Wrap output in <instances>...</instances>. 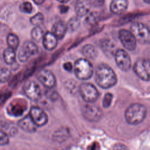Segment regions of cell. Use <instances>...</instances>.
<instances>
[{
    "label": "cell",
    "instance_id": "cell-1",
    "mask_svg": "<svg viewBox=\"0 0 150 150\" xmlns=\"http://www.w3.org/2000/svg\"><path fill=\"white\" fill-rule=\"evenodd\" d=\"M95 79L97 84L103 88H111L117 81L115 72L110 66L105 64H101L97 67Z\"/></svg>",
    "mask_w": 150,
    "mask_h": 150
},
{
    "label": "cell",
    "instance_id": "cell-2",
    "mask_svg": "<svg viewBox=\"0 0 150 150\" xmlns=\"http://www.w3.org/2000/svg\"><path fill=\"white\" fill-rule=\"evenodd\" d=\"M145 107L138 103L130 105L125 111V118L126 121L131 125H137L141 123L146 116Z\"/></svg>",
    "mask_w": 150,
    "mask_h": 150
},
{
    "label": "cell",
    "instance_id": "cell-3",
    "mask_svg": "<svg viewBox=\"0 0 150 150\" xmlns=\"http://www.w3.org/2000/svg\"><path fill=\"white\" fill-rule=\"evenodd\" d=\"M74 70L76 76L82 80L89 79L93 74L92 64L86 59H79L74 63Z\"/></svg>",
    "mask_w": 150,
    "mask_h": 150
},
{
    "label": "cell",
    "instance_id": "cell-4",
    "mask_svg": "<svg viewBox=\"0 0 150 150\" xmlns=\"http://www.w3.org/2000/svg\"><path fill=\"white\" fill-rule=\"evenodd\" d=\"M130 32L135 37L137 42L141 44H148L149 42L150 35L148 28L143 23L135 22L132 24Z\"/></svg>",
    "mask_w": 150,
    "mask_h": 150
},
{
    "label": "cell",
    "instance_id": "cell-5",
    "mask_svg": "<svg viewBox=\"0 0 150 150\" xmlns=\"http://www.w3.org/2000/svg\"><path fill=\"white\" fill-rule=\"evenodd\" d=\"M80 93L83 100L88 103L95 102L98 98L97 88L90 83L81 84L80 86Z\"/></svg>",
    "mask_w": 150,
    "mask_h": 150
},
{
    "label": "cell",
    "instance_id": "cell-6",
    "mask_svg": "<svg viewBox=\"0 0 150 150\" xmlns=\"http://www.w3.org/2000/svg\"><path fill=\"white\" fill-rule=\"evenodd\" d=\"M134 71L140 79L144 81L149 80L150 66L148 59H139L134 65Z\"/></svg>",
    "mask_w": 150,
    "mask_h": 150
},
{
    "label": "cell",
    "instance_id": "cell-7",
    "mask_svg": "<svg viewBox=\"0 0 150 150\" xmlns=\"http://www.w3.org/2000/svg\"><path fill=\"white\" fill-rule=\"evenodd\" d=\"M38 52V47L32 42H25L21 47L19 53L18 59L21 62H26L30 56L36 54Z\"/></svg>",
    "mask_w": 150,
    "mask_h": 150
},
{
    "label": "cell",
    "instance_id": "cell-8",
    "mask_svg": "<svg viewBox=\"0 0 150 150\" xmlns=\"http://www.w3.org/2000/svg\"><path fill=\"white\" fill-rule=\"evenodd\" d=\"M115 60L118 67L122 71H128L131 66V60L128 53L123 49H118L115 52Z\"/></svg>",
    "mask_w": 150,
    "mask_h": 150
},
{
    "label": "cell",
    "instance_id": "cell-9",
    "mask_svg": "<svg viewBox=\"0 0 150 150\" xmlns=\"http://www.w3.org/2000/svg\"><path fill=\"white\" fill-rule=\"evenodd\" d=\"M26 96L32 101H37L41 97V90L39 86L34 81H27L23 87Z\"/></svg>",
    "mask_w": 150,
    "mask_h": 150
},
{
    "label": "cell",
    "instance_id": "cell-10",
    "mask_svg": "<svg viewBox=\"0 0 150 150\" xmlns=\"http://www.w3.org/2000/svg\"><path fill=\"white\" fill-rule=\"evenodd\" d=\"M119 39L123 46L129 51L134 50L137 46V40L132 33L126 29H121L118 33Z\"/></svg>",
    "mask_w": 150,
    "mask_h": 150
},
{
    "label": "cell",
    "instance_id": "cell-11",
    "mask_svg": "<svg viewBox=\"0 0 150 150\" xmlns=\"http://www.w3.org/2000/svg\"><path fill=\"white\" fill-rule=\"evenodd\" d=\"M84 117L90 121H97L103 116L101 110L95 105H85L82 109Z\"/></svg>",
    "mask_w": 150,
    "mask_h": 150
},
{
    "label": "cell",
    "instance_id": "cell-12",
    "mask_svg": "<svg viewBox=\"0 0 150 150\" xmlns=\"http://www.w3.org/2000/svg\"><path fill=\"white\" fill-rule=\"evenodd\" d=\"M29 115L37 127L43 126L47 122L46 114L39 107H32L29 112Z\"/></svg>",
    "mask_w": 150,
    "mask_h": 150
},
{
    "label": "cell",
    "instance_id": "cell-13",
    "mask_svg": "<svg viewBox=\"0 0 150 150\" xmlns=\"http://www.w3.org/2000/svg\"><path fill=\"white\" fill-rule=\"evenodd\" d=\"M38 80L46 87L53 88L56 84V78L52 71L49 70H42L37 75Z\"/></svg>",
    "mask_w": 150,
    "mask_h": 150
},
{
    "label": "cell",
    "instance_id": "cell-14",
    "mask_svg": "<svg viewBox=\"0 0 150 150\" xmlns=\"http://www.w3.org/2000/svg\"><path fill=\"white\" fill-rule=\"evenodd\" d=\"M128 6V0H112L110 8L111 12L115 15H121L124 13Z\"/></svg>",
    "mask_w": 150,
    "mask_h": 150
},
{
    "label": "cell",
    "instance_id": "cell-15",
    "mask_svg": "<svg viewBox=\"0 0 150 150\" xmlns=\"http://www.w3.org/2000/svg\"><path fill=\"white\" fill-rule=\"evenodd\" d=\"M91 8L89 0H77L75 4V12L77 16L83 17L88 14Z\"/></svg>",
    "mask_w": 150,
    "mask_h": 150
},
{
    "label": "cell",
    "instance_id": "cell-16",
    "mask_svg": "<svg viewBox=\"0 0 150 150\" xmlns=\"http://www.w3.org/2000/svg\"><path fill=\"white\" fill-rule=\"evenodd\" d=\"M44 47L47 50H53L57 45V38L50 32H46L42 38Z\"/></svg>",
    "mask_w": 150,
    "mask_h": 150
},
{
    "label": "cell",
    "instance_id": "cell-17",
    "mask_svg": "<svg viewBox=\"0 0 150 150\" xmlns=\"http://www.w3.org/2000/svg\"><path fill=\"white\" fill-rule=\"evenodd\" d=\"M18 126L28 132H33L36 130L37 126L33 122L29 115L25 116L18 121Z\"/></svg>",
    "mask_w": 150,
    "mask_h": 150
},
{
    "label": "cell",
    "instance_id": "cell-18",
    "mask_svg": "<svg viewBox=\"0 0 150 150\" xmlns=\"http://www.w3.org/2000/svg\"><path fill=\"white\" fill-rule=\"evenodd\" d=\"M67 27L66 24L62 22L59 21L55 23L52 28V32L59 39H63L66 35Z\"/></svg>",
    "mask_w": 150,
    "mask_h": 150
},
{
    "label": "cell",
    "instance_id": "cell-19",
    "mask_svg": "<svg viewBox=\"0 0 150 150\" xmlns=\"http://www.w3.org/2000/svg\"><path fill=\"white\" fill-rule=\"evenodd\" d=\"M3 59L7 64H12L16 59L15 50L9 47L5 49L3 52Z\"/></svg>",
    "mask_w": 150,
    "mask_h": 150
},
{
    "label": "cell",
    "instance_id": "cell-20",
    "mask_svg": "<svg viewBox=\"0 0 150 150\" xmlns=\"http://www.w3.org/2000/svg\"><path fill=\"white\" fill-rule=\"evenodd\" d=\"M82 53L84 56L88 59H94L97 56V51L94 46L91 44L84 45L82 49Z\"/></svg>",
    "mask_w": 150,
    "mask_h": 150
},
{
    "label": "cell",
    "instance_id": "cell-21",
    "mask_svg": "<svg viewBox=\"0 0 150 150\" xmlns=\"http://www.w3.org/2000/svg\"><path fill=\"white\" fill-rule=\"evenodd\" d=\"M6 40L8 45L9 47L14 49L15 50L18 48L19 44V40L16 35L13 33L8 34Z\"/></svg>",
    "mask_w": 150,
    "mask_h": 150
},
{
    "label": "cell",
    "instance_id": "cell-22",
    "mask_svg": "<svg viewBox=\"0 0 150 150\" xmlns=\"http://www.w3.org/2000/svg\"><path fill=\"white\" fill-rule=\"evenodd\" d=\"M43 35V29L39 26H35L31 31L32 38L36 42H39L42 40Z\"/></svg>",
    "mask_w": 150,
    "mask_h": 150
},
{
    "label": "cell",
    "instance_id": "cell-23",
    "mask_svg": "<svg viewBox=\"0 0 150 150\" xmlns=\"http://www.w3.org/2000/svg\"><path fill=\"white\" fill-rule=\"evenodd\" d=\"M12 75L11 71L6 68L4 67L0 69V83H5L7 82L11 78Z\"/></svg>",
    "mask_w": 150,
    "mask_h": 150
},
{
    "label": "cell",
    "instance_id": "cell-24",
    "mask_svg": "<svg viewBox=\"0 0 150 150\" xmlns=\"http://www.w3.org/2000/svg\"><path fill=\"white\" fill-rule=\"evenodd\" d=\"M44 21V16L42 13H37L30 19L32 25L35 26H40Z\"/></svg>",
    "mask_w": 150,
    "mask_h": 150
},
{
    "label": "cell",
    "instance_id": "cell-25",
    "mask_svg": "<svg viewBox=\"0 0 150 150\" xmlns=\"http://www.w3.org/2000/svg\"><path fill=\"white\" fill-rule=\"evenodd\" d=\"M114 48L115 46L113 43L109 40L104 42V43H103V49L104 51L108 54H112L113 53Z\"/></svg>",
    "mask_w": 150,
    "mask_h": 150
},
{
    "label": "cell",
    "instance_id": "cell-26",
    "mask_svg": "<svg viewBox=\"0 0 150 150\" xmlns=\"http://www.w3.org/2000/svg\"><path fill=\"white\" fill-rule=\"evenodd\" d=\"M32 5L29 2H24L20 5V10L26 13H30L32 11Z\"/></svg>",
    "mask_w": 150,
    "mask_h": 150
},
{
    "label": "cell",
    "instance_id": "cell-27",
    "mask_svg": "<svg viewBox=\"0 0 150 150\" xmlns=\"http://www.w3.org/2000/svg\"><path fill=\"white\" fill-rule=\"evenodd\" d=\"M112 99V95L110 93H107L105 94L104 99L103 100V105L105 108L108 107L111 103Z\"/></svg>",
    "mask_w": 150,
    "mask_h": 150
},
{
    "label": "cell",
    "instance_id": "cell-28",
    "mask_svg": "<svg viewBox=\"0 0 150 150\" xmlns=\"http://www.w3.org/2000/svg\"><path fill=\"white\" fill-rule=\"evenodd\" d=\"M9 139L8 135L0 130V145H5L9 143Z\"/></svg>",
    "mask_w": 150,
    "mask_h": 150
},
{
    "label": "cell",
    "instance_id": "cell-29",
    "mask_svg": "<svg viewBox=\"0 0 150 150\" xmlns=\"http://www.w3.org/2000/svg\"><path fill=\"white\" fill-rule=\"evenodd\" d=\"M97 21V16L96 15L94 14L93 12L90 13L88 15L86 19V22L87 24H88L89 26L94 25Z\"/></svg>",
    "mask_w": 150,
    "mask_h": 150
},
{
    "label": "cell",
    "instance_id": "cell-30",
    "mask_svg": "<svg viewBox=\"0 0 150 150\" xmlns=\"http://www.w3.org/2000/svg\"><path fill=\"white\" fill-rule=\"evenodd\" d=\"M79 21L78 19L77 18H73L71 19L70 22H69V26L71 29L74 30L76 28H77L78 27V26L79 25Z\"/></svg>",
    "mask_w": 150,
    "mask_h": 150
},
{
    "label": "cell",
    "instance_id": "cell-31",
    "mask_svg": "<svg viewBox=\"0 0 150 150\" xmlns=\"http://www.w3.org/2000/svg\"><path fill=\"white\" fill-rule=\"evenodd\" d=\"M91 5H93L95 7H99L103 5L104 0H89Z\"/></svg>",
    "mask_w": 150,
    "mask_h": 150
},
{
    "label": "cell",
    "instance_id": "cell-32",
    "mask_svg": "<svg viewBox=\"0 0 150 150\" xmlns=\"http://www.w3.org/2000/svg\"><path fill=\"white\" fill-rule=\"evenodd\" d=\"M63 67L66 70H67L68 71H71L73 69V66L70 62H66V63H64Z\"/></svg>",
    "mask_w": 150,
    "mask_h": 150
},
{
    "label": "cell",
    "instance_id": "cell-33",
    "mask_svg": "<svg viewBox=\"0 0 150 150\" xmlns=\"http://www.w3.org/2000/svg\"><path fill=\"white\" fill-rule=\"evenodd\" d=\"M69 9V7L66 5H60L59 6V11L61 13H64L67 12Z\"/></svg>",
    "mask_w": 150,
    "mask_h": 150
},
{
    "label": "cell",
    "instance_id": "cell-34",
    "mask_svg": "<svg viewBox=\"0 0 150 150\" xmlns=\"http://www.w3.org/2000/svg\"><path fill=\"white\" fill-rule=\"evenodd\" d=\"M33 1L37 5H40L45 1V0H33Z\"/></svg>",
    "mask_w": 150,
    "mask_h": 150
},
{
    "label": "cell",
    "instance_id": "cell-35",
    "mask_svg": "<svg viewBox=\"0 0 150 150\" xmlns=\"http://www.w3.org/2000/svg\"><path fill=\"white\" fill-rule=\"evenodd\" d=\"M57 1H59V2L60 3H62V4H66L67 2H68L70 0H57Z\"/></svg>",
    "mask_w": 150,
    "mask_h": 150
},
{
    "label": "cell",
    "instance_id": "cell-36",
    "mask_svg": "<svg viewBox=\"0 0 150 150\" xmlns=\"http://www.w3.org/2000/svg\"><path fill=\"white\" fill-rule=\"evenodd\" d=\"M149 1H150V0H144V2H145V3H146V4H147L148 5H149Z\"/></svg>",
    "mask_w": 150,
    "mask_h": 150
}]
</instances>
